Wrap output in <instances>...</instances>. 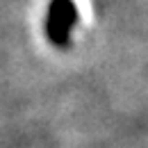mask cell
Wrapping results in <instances>:
<instances>
[{"instance_id": "1", "label": "cell", "mask_w": 148, "mask_h": 148, "mask_svg": "<svg viewBox=\"0 0 148 148\" xmlns=\"http://www.w3.org/2000/svg\"><path fill=\"white\" fill-rule=\"evenodd\" d=\"M77 23V7L73 0H50L46 34L55 46H66L71 39V30Z\"/></svg>"}]
</instances>
